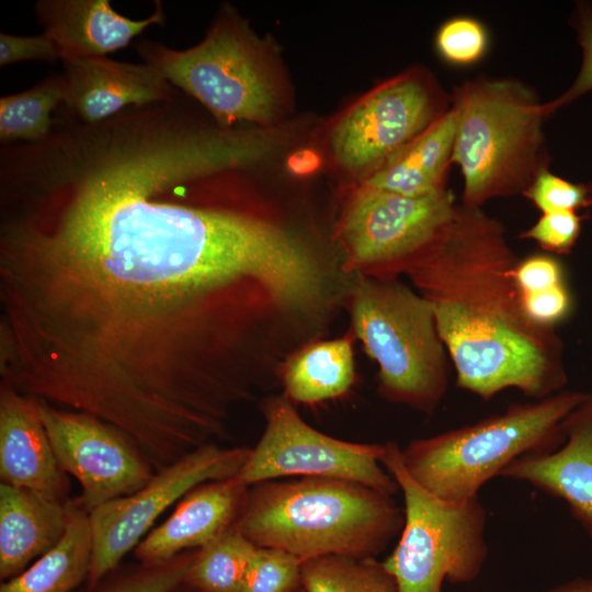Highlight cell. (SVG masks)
Here are the masks:
<instances>
[{
	"label": "cell",
	"mask_w": 592,
	"mask_h": 592,
	"mask_svg": "<svg viewBox=\"0 0 592 592\" xmlns=\"http://www.w3.org/2000/svg\"><path fill=\"white\" fill-rule=\"evenodd\" d=\"M561 262L553 254L536 253L519 259L513 280L521 294L536 293L565 284Z\"/></svg>",
	"instance_id": "obj_32"
},
{
	"label": "cell",
	"mask_w": 592,
	"mask_h": 592,
	"mask_svg": "<svg viewBox=\"0 0 592 592\" xmlns=\"http://www.w3.org/2000/svg\"><path fill=\"white\" fill-rule=\"evenodd\" d=\"M41 417L62 470L77 479L88 511L136 492L156 470L125 433L90 414L39 401Z\"/></svg>",
	"instance_id": "obj_13"
},
{
	"label": "cell",
	"mask_w": 592,
	"mask_h": 592,
	"mask_svg": "<svg viewBox=\"0 0 592 592\" xmlns=\"http://www.w3.org/2000/svg\"><path fill=\"white\" fill-rule=\"evenodd\" d=\"M489 36L485 25L469 16H456L441 25L435 36L440 56L455 66H469L486 54Z\"/></svg>",
	"instance_id": "obj_28"
},
{
	"label": "cell",
	"mask_w": 592,
	"mask_h": 592,
	"mask_svg": "<svg viewBox=\"0 0 592 592\" xmlns=\"http://www.w3.org/2000/svg\"><path fill=\"white\" fill-rule=\"evenodd\" d=\"M501 477L530 483L566 502L592 538V392L568 417L558 447L514 460Z\"/></svg>",
	"instance_id": "obj_15"
},
{
	"label": "cell",
	"mask_w": 592,
	"mask_h": 592,
	"mask_svg": "<svg viewBox=\"0 0 592 592\" xmlns=\"http://www.w3.org/2000/svg\"><path fill=\"white\" fill-rule=\"evenodd\" d=\"M526 317L537 326L554 328L571 312V294L565 284L536 293L521 294Z\"/></svg>",
	"instance_id": "obj_33"
},
{
	"label": "cell",
	"mask_w": 592,
	"mask_h": 592,
	"mask_svg": "<svg viewBox=\"0 0 592 592\" xmlns=\"http://www.w3.org/2000/svg\"><path fill=\"white\" fill-rule=\"evenodd\" d=\"M255 547L231 525L196 550L184 582L201 592H240Z\"/></svg>",
	"instance_id": "obj_24"
},
{
	"label": "cell",
	"mask_w": 592,
	"mask_h": 592,
	"mask_svg": "<svg viewBox=\"0 0 592 592\" xmlns=\"http://www.w3.org/2000/svg\"><path fill=\"white\" fill-rule=\"evenodd\" d=\"M456 112L447 113L388 158L360 184L403 196H425L446 189L453 163Z\"/></svg>",
	"instance_id": "obj_20"
},
{
	"label": "cell",
	"mask_w": 592,
	"mask_h": 592,
	"mask_svg": "<svg viewBox=\"0 0 592 592\" xmlns=\"http://www.w3.org/2000/svg\"><path fill=\"white\" fill-rule=\"evenodd\" d=\"M247 490L235 477L195 487L175 504L171 515L136 546L135 558L153 565L203 548L234 525Z\"/></svg>",
	"instance_id": "obj_17"
},
{
	"label": "cell",
	"mask_w": 592,
	"mask_h": 592,
	"mask_svg": "<svg viewBox=\"0 0 592 592\" xmlns=\"http://www.w3.org/2000/svg\"><path fill=\"white\" fill-rule=\"evenodd\" d=\"M540 213L578 212L592 205V185L576 183L543 169L522 194Z\"/></svg>",
	"instance_id": "obj_29"
},
{
	"label": "cell",
	"mask_w": 592,
	"mask_h": 592,
	"mask_svg": "<svg viewBox=\"0 0 592 592\" xmlns=\"http://www.w3.org/2000/svg\"><path fill=\"white\" fill-rule=\"evenodd\" d=\"M0 479L67 501L70 482L44 426L39 402L9 383L0 385Z\"/></svg>",
	"instance_id": "obj_16"
},
{
	"label": "cell",
	"mask_w": 592,
	"mask_h": 592,
	"mask_svg": "<svg viewBox=\"0 0 592 592\" xmlns=\"http://www.w3.org/2000/svg\"><path fill=\"white\" fill-rule=\"evenodd\" d=\"M448 98L428 75L410 70L368 92L330 133L335 162L362 180L448 112Z\"/></svg>",
	"instance_id": "obj_12"
},
{
	"label": "cell",
	"mask_w": 592,
	"mask_h": 592,
	"mask_svg": "<svg viewBox=\"0 0 592 592\" xmlns=\"http://www.w3.org/2000/svg\"><path fill=\"white\" fill-rule=\"evenodd\" d=\"M249 447L205 444L156 471L136 492L89 512L92 557L89 584L98 583L152 530L156 520L195 487L235 477L246 463Z\"/></svg>",
	"instance_id": "obj_11"
},
{
	"label": "cell",
	"mask_w": 592,
	"mask_h": 592,
	"mask_svg": "<svg viewBox=\"0 0 592 592\" xmlns=\"http://www.w3.org/2000/svg\"><path fill=\"white\" fill-rule=\"evenodd\" d=\"M569 24L581 47V67L576 79L563 93L544 103L548 117L592 91V3L588 0L577 1L569 18Z\"/></svg>",
	"instance_id": "obj_30"
},
{
	"label": "cell",
	"mask_w": 592,
	"mask_h": 592,
	"mask_svg": "<svg viewBox=\"0 0 592 592\" xmlns=\"http://www.w3.org/2000/svg\"><path fill=\"white\" fill-rule=\"evenodd\" d=\"M303 592H398L394 577L374 557L326 556L303 562Z\"/></svg>",
	"instance_id": "obj_25"
},
{
	"label": "cell",
	"mask_w": 592,
	"mask_h": 592,
	"mask_svg": "<svg viewBox=\"0 0 592 592\" xmlns=\"http://www.w3.org/2000/svg\"><path fill=\"white\" fill-rule=\"evenodd\" d=\"M519 259L501 221L460 203L441 244L409 274L433 307L456 386L485 401L509 388L538 400L568 382L560 337L522 308Z\"/></svg>",
	"instance_id": "obj_2"
},
{
	"label": "cell",
	"mask_w": 592,
	"mask_h": 592,
	"mask_svg": "<svg viewBox=\"0 0 592 592\" xmlns=\"http://www.w3.org/2000/svg\"><path fill=\"white\" fill-rule=\"evenodd\" d=\"M60 59L54 43L45 35L18 36L0 33V66L20 61Z\"/></svg>",
	"instance_id": "obj_34"
},
{
	"label": "cell",
	"mask_w": 592,
	"mask_h": 592,
	"mask_svg": "<svg viewBox=\"0 0 592 592\" xmlns=\"http://www.w3.org/2000/svg\"><path fill=\"white\" fill-rule=\"evenodd\" d=\"M453 163L463 178L462 204L482 207L511 197L549 168L544 103L526 83L479 76L456 86Z\"/></svg>",
	"instance_id": "obj_4"
},
{
	"label": "cell",
	"mask_w": 592,
	"mask_h": 592,
	"mask_svg": "<svg viewBox=\"0 0 592 592\" xmlns=\"http://www.w3.org/2000/svg\"><path fill=\"white\" fill-rule=\"evenodd\" d=\"M303 561L277 548L255 547L240 592L303 591Z\"/></svg>",
	"instance_id": "obj_26"
},
{
	"label": "cell",
	"mask_w": 592,
	"mask_h": 592,
	"mask_svg": "<svg viewBox=\"0 0 592 592\" xmlns=\"http://www.w3.org/2000/svg\"><path fill=\"white\" fill-rule=\"evenodd\" d=\"M62 61L66 110L93 124L134 105L174 98L179 90L152 65L116 61L103 57Z\"/></svg>",
	"instance_id": "obj_14"
},
{
	"label": "cell",
	"mask_w": 592,
	"mask_h": 592,
	"mask_svg": "<svg viewBox=\"0 0 592 592\" xmlns=\"http://www.w3.org/2000/svg\"><path fill=\"white\" fill-rule=\"evenodd\" d=\"M62 75L46 77L33 88L0 99V143L45 139L52 130V114L64 103Z\"/></svg>",
	"instance_id": "obj_23"
},
{
	"label": "cell",
	"mask_w": 592,
	"mask_h": 592,
	"mask_svg": "<svg viewBox=\"0 0 592 592\" xmlns=\"http://www.w3.org/2000/svg\"><path fill=\"white\" fill-rule=\"evenodd\" d=\"M208 143L166 119L94 128L1 192V380L125 433L161 470L226 436L259 288L322 294L294 234L223 194Z\"/></svg>",
	"instance_id": "obj_1"
},
{
	"label": "cell",
	"mask_w": 592,
	"mask_h": 592,
	"mask_svg": "<svg viewBox=\"0 0 592 592\" xmlns=\"http://www.w3.org/2000/svg\"><path fill=\"white\" fill-rule=\"evenodd\" d=\"M403 509L392 496L333 478H285L248 487L234 526L258 547L299 560L376 557L400 534Z\"/></svg>",
	"instance_id": "obj_3"
},
{
	"label": "cell",
	"mask_w": 592,
	"mask_h": 592,
	"mask_svg": "<svg viewBox=\"0 0 592 592\" xmlns=\"http://www.w3.org/2000/svg\"><path fill=\"white\" fill-rule=\"evenodd\" d=\"M136 50L178 90L197 101L224 127L267 126L277 111L275 84L255 39L225 9L197 45L178 50L141 39Z\"/></svg>",
	"instance_id": "obj_8"
},
{
	"label": "cell",
	"mask_w": 592,
	"mask_h": 592,
	"mask_svg": "<svg viewBox=\"0 0 592 592\" xmlns=\"http://www.w3.org/2000/svg\"><path fill=\"white\" fill-rule=\"evenodd\" d=\"M400 446L384 443L380 463L403 497V525L383 561L398 592H443V583L464 584L481 572L489 554L487 512L478 497L451 502L419 486L405 469Z\"/></svg>",
	"instance_id": "obj_7"
},
{
	"label": "cell",
	"mask_w": 592,
	"mask_h": 592,
	"mask_svg": "<svg viewBox=\"0 0 592 592\" xmlns=\"http://www.w3.org/2000/svg\"><path fill=\"white\" fill-rule=\"evenodd\" d=\"M281 380L293 403L315 405L345 395L355 382L351 338L305 345L287 358Z\"/></svg>",
	"instance_id": "obj_22"
},
{
	"label": "cell",
	"mask_w": 592,
	"mask_h": 592,
	"mask_svg": "<svg viewBox=\"0 0 592 592\" xmlns=\"http://www.w3.org/2000/svg\"><path fill=\"white\" fill-rule=\"evenodd\" d=\"M350 312L355 335L378 365L380 395L435 411L448 389L449 358L431 303L397 280L358 276Z\"/></svg>",
	"instance_id": "obj_6"
},
{
	"label": "cell",
	"mask_w": 592,
	"mask_h": 592,
	"mask_svg": "<svg viewBox=\"0 0 592 592\" xmlns=\"http://www.w3.org/2000/svg\"><path fill=\"white\" fill-rule=\"evenodd\" d=\"M456 207L448 190L411 197L358 184L339 221L344 269L379 280L409 275L441 244Z\"/></svg>",
	"instance_id": "obj_9"
},
{
	"label": "cell",
	"mask_w": 592,
	"mask_h": 592,
	"mask_svg": "<svg viewBox=\"0 0 592 592\" xmlns=\"http://www.w3.org/2000/svg\"><path fill=\"white\" fill-rule=\"evenodd\" d=\"M264 431L235 478L252 485L285 478H333L387 494L399 488L380 463L384 444L355 443L327 435L306 423L282 396L262 403Z\"/></svg>",
	"instance_id": "obj_10"
},
{
	"label": "cell",
	"mask_w": 592,
	"mask_h": 592,
	"mask_svg": "<svg viewBox=\"0 0 592 592\" xmlns=\"http://www.w3.org/2000/svg\"><path fill=\"white\" fill-rule=\"evenodd\" d=\"M545 592H592V577L574 578Z\"/></svg>",
	"instance_id": "obj_35"
},
{
	"label": "cell",
	"mask_w": 592,
	"mask_h": 592,
	"mask_svg": "<svg viewBox=\"0 0 592 592\" xmlns=\"http://www.w3.org/2000/svg\"><path fill=\"white\" fill-rule=\"evenodd\" d=\"M69 500L0 482L1 580L24 571L62 538Z\"/></svg>",
	"instance_id": "obj_19"
},
{
	"label": "cell",
	"mask_w": 592,
	"mask_h": 592,
	"mask_svg": "<svg viewBox=\"0 0 592 592\" xmlns=\"http://www.w3.org/2000/svg\"><path fill=\"white\" fill-rule=\"evenodd\" d=\"M146 19L132 20L113 10L109 0H39L34 10L61 60L103 57L126 47L150 25L164 23L161 1Z\"/></svg>",
	"instance_id": "obj_18"
},
{
	"label": "cell",
	"mask_w": 592,
	"mask_h": 592,
	"mask_svg": "<svg viewBox=\"0 0 592 592\" xmlns=\"http://www.w3.org/2000/svg\"><path fill=\"white\" fill-rule=\"evenodd\" d=\"M587 392L561 390L443 433L415 439L400 451L411 478L431 494L451 502L478 497L479 489L514 460L553 451L565 440V425Z\"/></svg>",
	"instance_id": "obj_5"
},
{
	"label": "cell",
	"mask_w": 592,
	"mask_h": 592,
	"mask_svg": "<svg viewBox=\"0 0 592 592\" xmlns=\"http://www.w3.org/2000/svg\"><path fill=\"white\" fill-rule=\"evenodd\" d=\"M582 218L570 210L543 213L520 238L534 240L549 254H569L580 237Z\"/></svg>",
	"instance_id": "obj_31"
},
{
	"label": "cell",
	"mask_w": 592,
	"mask_h": 592,
	"mask_svg": "<svg viewBox=\"0 0 592 592\" xmlns=\"http://www.w3.org/2000/svg\"><path fill=\"white\" fill-rule=\"evenodd\" d=\"M92 537L89 512L69 500L62 538L18 576L3 581L0 592H72L89 578Z\"/></svg>",
	"instance_id": "obj_21"
},
{
	"label": "cell",
	"mask_w": 592,
	"mask_h": 592,
	"mask_svg": "<svg viewBox=\"0 0 592 592\" xmlns=\"http://www.w3.org/2000/svg\"><path fill=\"white\" fill-rule=\"evenodd\" d=\"M196 550L183 553L168 561L141 563L133 571L102 583L89 584L88 592H173L184 582Z\"/></svg>",
	"instance_id": "obj_27"
}]
</instances>
